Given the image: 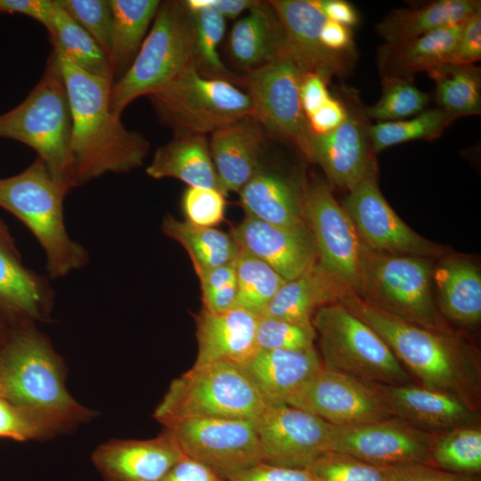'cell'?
Masks as SVG:
<instances>
[{"instance_id":"6da1fadb","label":"cell","mask_w":481,"mask_h":481,"mask_svg":"<svg viewBox=\"0 0 481 481\" xmlns=\"http://www.w3.org/2000/svg\"><path fill=\"white\" fill-rule=\"evenodd\" d=\"M55 51L72 118L71 186L84 185L107 173L124 174L143 165L150 143L127 129L110 107L112 81L92 75Z\"/></svg>"},{"instance_id":"7a4b0ae2","label":"cell","mask_w":481,"mask_h":481,"mask_svg":"<svg viewBox=\"0 0 481 481\" xmlns=\"http://www.w3.org/2000/svg\"><path fill=\"white\" fill-rule=\"evenodd\" d=\"M337 303L373 329L422 387L455 395L477 410L479 361L477 352L461 335L413 324L371 305L354 293Z\"/></svg>"},{"instance_id":"3957f363","label":"cell","mask_w":481,"mask_h":481,"mask_svg":"<svg viewBox=\"0 0 481 481\" xmlns=\"http://www.w3.org/2000/svg\"><path fill=\"white\" fill-rule=\"evenodd\" d=\"M0 137L20 142L35 150L53 178L69 191L72 189V118L53 49L43 76L26 99L0 115Z\"/></svg>"},{"instance_id":"277c9868","label":"cell","mask_w":481,"mask_h":481,"mask_svg":"<svg viewBox=\"0 0 481 481\" xmlns=\"http://www.w3.org/2000/svg\"><path fill=\"white\" fill-rule=\"evenodd\" d=\"M69 190L51 175L37 158L12 177L0 179V207L18 217L33 233L46 257L51 279L67 276L89 262V254L65 227L63 201Z\"/></svg>"},{"instance_id":"5b68a950","label":"cell","mask_w":481,"mask_h":481,"mask_svg":"<svg viewBox=\"0 0 481 481\" xmlns=\"http://www.w3.org/2000/svg\"><path fill=\"white\" fill-rule=\"evenodd\" d=\"M273 403L240 366L220 361L193 365L175 379L153 416L164 426L196 419L255 421Z\"/></svg>"},{"instance_id":"8992f818","label":"cell","mask_w":481,"mask_h":481,"mask_svg":"<svg viewBox=\"0 0 481 481\" xmlns=\"http://www.w3.org/2000/svg\"><path fill=\"white\" fill-rule=\"evenodd\" d=\"M435 258L377 252L363 242L359 298L404 321L450 333L433 293Z\"/></svg>"},{"instance_id":"52a82bcc","label":"cell","mask_w":481,"mask_h":481,"mask_svg":"<svg viewBox=\"0 0 481 481\" xmlns=\"http://www.w3.org/2000/svg\"><path fill=\"white\" fill-rule=\"evenodd\" d=\"M0 397L67 423L89 415L65 389L48 340L30 325L15 333L0 352Z\"/></svg>"},{"instance_id":"ba28073f","label":"cell","mask_w":481,"mask_h":481,"mask_svg":"<svg viewBox=\"0 0 481 481\" xmlns=\"http://www.w3.org/2000/svg\"><path fill=\"white\" fill-rule=\"evenodd\" d=\"M311 322L325 368L372 385L412 384V377L384 340L342 305L320 307Z\"/></svg>"},{"instance_id":"9c48e42d","label":"cell","mask_w":481,"mask_h":481,"mask_svg":"<svg viewBox=\"0 0 481 481\" xmlns=\"http://www.w3.org/2000/svg\"><path fill=\"white\" fill-rule=\"evenodd\" d=\"M192 63L189 11L183 1L162 2L130 68L111 86L112 114L120 118L134 100L161 89Z\"/></svg>"},{"instance_id":"30bf717a","label":"cell","mask_w":481,"mask_h":481,"mask_svg":"<svg viewBox=\"0 0 481 481\" xmlns=\"http://www.w3.org/2000/svg\"><path fill=\"white\" fill-rule=\"evenodd\" d=\"M148 97L159 121L175 134L206 135L254 117L248 93L230 81L202 76L193 63Z\"/></svg>"},{"instance_id":"8fae6325","label":"cell","mask_w":481,"mask_h":481,"mask_svg":"<svg viewBox=\"0 0 481 481\" xmlns=\"http://www.w3.org/2000/svg\"><path fill=\"white\" fill-rule=\"evenodd\" d=\"M305 74L292 57L284 53L249 69L240 82L248 90L254 118L266 134L295 147L310 159L314 134L300 101Z\"/></svg>"},{"instance_id":"7c38bea8","label":"cell","mask_w":481,"mask_h":481,"mask_svg":"<svg viewBox=\"0 0 481 481\" xmlns=\"http://www.w3.org/2000/svg\"><path fill=\"white\" fill-rule=\"evenodd\" d=\"M304 216L315 242L318 263L358 296L363 241L329 184L322 179L306 182Z\"/></svg>"},{"instance_id":"4fadbf2b","label":"cell","mask_w":481,"mask_h":481,"mask_svg":"<svg viewBox=\"0 0 481 481\" xmlns=\"http://www.w3.org/2000/svg\"><path fill=\"white\" fill-rule=\"evenodd\" d=\"M375 158L353 185L342 207L353 222L362 241L385 254L442 257L444 248L412 230L393 210L378 185Z\"/></svg>"},{"instance_id":"5bb4252c","label":"cell","mask_w":481,"mask_h":481,"mask_svg":"<svg viewBox=\"0 0 481 481\" xmlns=\"http://www.w3.org/2000/svg\"><path fill=\"white\" fill-rule=\"evenodd\" d=\"M183 453L230 480L263 462L255 421L196 419L165 426Z\"/></svg>"},{"instance_id":"9a60e30c","label":"cell","mask_w":481,"mask_h":481,"mask_svg":"<svg viewBox=\"0 0 481 481\" xmlns=\"http://www.w3.org/2000/svg\"><path fill=\"white\" fill-rule=\"evenodd\" d=\"M284 404L334 426H351L393 418L379 385L322 367Z\"/></svg>"},{"instance_id":"2e32d148","label":"cell","mask_w":481,"mask_h":481,"mask_svg":"<svg viewBox=\"0 0 481 481\" xmlns=\"http://www.w3.org/2000/svg\"><path fill=\"white\" fill-rule=\"evenodd\" d=\"M435 435L395 417L358 425H333L329 451L378 466L429 465Z\"/></svg>"},{"instance_id":"e0dca14e","label":"cell","mask_w":481,"mask_h":481,"mask_svg":"<svg viewBox=\"0 0 481 481\" xmlns=\"http://www.w3.org/2000/svg\"><path fill=\"white\" fill-rule=\"evenodd\" d=\"M263 462L306 469L329 451L333 425L284 403H273L255 420Z\"/></svg>"},{"instance_id":"ac0fdd59","label":"cell","mask_w":481,"mask_h":481,"mask_svg":"<svg viewBox=\"0 0 481 481\" xmlns=\"http://www.w3.org/2000/svg\"><path fill=\"white\" fill-rule=\"evenodd\" d=\"M286 41V52L306 73L327 82L334 76L349 74L356 54L333 52L323 45L320 32L326 21L315 0H273Z\"/></svg>"},{"instance_id":"d6986e66","label":"cell","mask_w":481,"mask_h":481,"mask_svg":"<svg viewBox=\"0 0 481 481\" xmlns=\"http://www.w3.org/2000/svg\"><path fill=\"white\" fill-rule=\"evenodd\" d=\"M344 104L346 115L338 127L328 134L313 135L310 160L322 167L331 184L348 191L374 156L363 106L352 94Z\"/></svg>"},{"instance_id":"ffe728a7","label":"cell","mask_w":481,"mask_h":481,"mask_svg":"<svg viewBox=\"0 0 481 481\" xmlns=\"http://www.w3.org/2000/svg\"><path fill=\"white\" fill-rule=\"evenodd\" d=\"M230 234L241 250L265 262L285 281L298 277L317 261L307 225L281 227L246 216Z\"/></svg>"},{"instance_id":"44dd1931","label":"cell","mask_w":481,"mask_h":481,"mask_svg":"<svg viewBox=\"0 0 481 481\" xmlns=\"http://www.w3.org/2000/svg\"><path fill=\"white\" fill-rule=\"evenodd\" d=\"M184 454L167 430L147 440H117L99 446L93 461L105 481H162Z\"/></svg>"},{"instance_id":"7402d4cb","label":"cell","mask_w":481,"mask_h":481,"mask_svg":"<svg viewBox=\"0 0 481 481\" xmlns=\"http://www.w3.org/2000/svg\"><path fill=\"white\" fill-rule=\"evenodd\" d=\"M306 178L300 173L259 167L240 190L246 216L281 227L307 225L304 216Z\"/></svg>"},{"instance_id":"603a6c76","label":"cell","mask_w":481,"mask_h":481,"mask_svg":"<svg viewBox=\"0 0 481 481\" xmlns=\"http://www.w3.org/2000/svg\"><path fill=\"white\" fill-rule=\"evenodd\" d=\"M379 386L394 417L430 433L469 426L477 418V409L451 393L413 384Z\"/></svg>"},{"instance_id":"cb8c5ba5","label":"cell","mask_w":481,"mask_h":481,"mask_svg":"<svg viewBox=\"0 0 481 481\" xmlns=\"http://www.w3.org/2000/svg\"><path fill=\"white\" fill-rule=\"evenodd\" d=\"M265 134L254 117L212 133L209 151L224 195L240 192L257 171L267 146Z\"/></svg>"},{"instance_id":"d4e9b609","label":"cell","mask_w":481,"mask_h":481,"mask_svg":"<svg viewBox=\"0 0 481 481\" xmlns=\"http://www.w3.org/2000/svg\"><path fill=\"white\" fill-rule=\"evenodd\" d=\"M258 315L240 307L223 313L204 308L197 316L198 354L193 365L229 362L242 366L258 350Z\"/></svg>"},{"instance_id":"484cf974","label":"cell","mask_w":481,"mask_h":481,"mask_svg":"<svg viewBox=\"0 0 481 481\" xmlns=\"http://www.w3.org/2000/svg\"><path fill=\"white\" fill-rule=\"evenodd\" d=\"M322 367L320 354L312 347L258 349L240 369L268 400L285 403Z\"/></svg>"},{"instance_id":"4316f807","label":"cell","mask_w":481,"mask_h":481,"mask_svg":"<svg viewBox=\"0 0 481 481\" xmlns=\"http://www.w3.org/2000/svg\"><path fill=\"white\" fill-rule=\"evenodd\" d=\"M350 292L316 261L298 277L286 281L259 316L312 323L320 307L337 303Z\"/></svg>"},{"instance_id":"83f0119b","label":"cell","mask_w":481,"mask_h":481,"mask_svg":"<svg viewBox=\"0 0 481 481\" xmlns=\"http://www.w3.org/2000/svg\"><path fill=\"white\" fill-rule=\"evenodd\" d=\"M436 306L445 320L461 327L477 326L481 320V273L463 257H443L434 266Z\"/></svg>"},{"instance_id":"f1b7e54d","label":"cell","mask_w":481,"mask_h":481,"mask_svg":"<svg viewBox=\"0 0 481 481\" xmlns=\"http://www.w3.org/2000/svg\"><path fill=\"white\" fill-rule=\"evenodd\" d=\"M53 299L48 279L23 266L13 245L0 240V307L27 321L43 320Z\"/></svg>"},{"instance_id":"f546056e","label":"cell","mask_w":481,"mask_h":481,"mask_svg":"<svg viewBox=\"0 0 481 481\" xmlns=\"http://www.w3.org/2000/svg\"><path fill=\"white\" fill-rule=\"evenodd\" d=\"M463 26L439 28L417 37L378 48L377 65L382 77H398L410 80L420 71L447 63Z\"/></svg>"},{"instance_id":"4dcf8cb0","label":"cell","mask_w":481,"mask_h":481,"mask_svg":"<svg viewBox=\"0 0 481 481\" xmlns=\"http://www.w3.org/2000/svg\"><path fill=\"white\" fill-rule=\"evenodd\" d=\"M146 173L154 179L174 177L191 187L216 189L224 194L205 135L175 134L157 149Z\"/></svg>"},{"instance_id":"1f68e13d","label":"cell","mask_w":481,"mask_h":481,"mask_svg":"<svg viewBox=\"0 0 481 481\" xmlns=\"http://www.w3.org/2000/svg\"><path fill=\"white\" fill-rule=\"evenodd\" d=\"M249 11L232 29L230 52L238 64L251 69L286 53V41L269 2L257 1Z\"/></svg>"},{"instance_id":"d6a6232c","label":"cell","mask_w":481,"mask_h":481,"mask_svg":"<svg viewBox=\"0 0 481 481\" xmlns=\"http://www.w3.org/2000/svg\"><path fill=\"white\" fill-rule=\"evenodd\" d=\"M479 10L477 0H439L420 8L393 10L377 24L376 32L386 44L403 42L461 24Z\"/></svg>"},{"instance_id":"836d02e7","label":"cell","mask_w":481,"mask_h":481,"mask_svg":"<svg viewBox=\"0 0 481 481\" xmlns=\"http://www.w3.org/2000/svg\"><path fill=\"white\" fill-rule=\"evenodd\" d=\"M110 2L112 28L109 60L115 77L119 78L136 57L149 25L154 20L161 2L159 0H110Z\"/></svg>"},{"instance_id":"e575fe53","label":"cell","mask_w":481,"mask_h":481,"mask_svg":"<svg viewBox=\"0 0 481 481\" xmlns=\"http://www.w3.org/2000/svg\"><path fill=\"white\" fill-rule=\"evenodd\" d=\"M161 229L187 251L198 277L233 262L240 250L230 233L195 225L187 220L180 221L170 214L163 218Z\"/></svg>"},{"instance_id":"d590c367","label":"cell","mask_w":481,"mask_h":481,"mask_svg":"<svg viewBox=\"0 0 481 481\" xmlns=\"http://www.w3.org/2000/svg\"><path fill=\"white\" fill-rule=\"evenodd\" d=\"M438 107L453 120L481 112V70L473 64L444 63L428 69Z\"/></svg>"},{"instance_id":"8d00e7d4","label":"cell","mask_w":481,"mask_h":481,"mask_svg":"<svg viewBox=\"0 0 481 481\" xmlns=\"http://www.w3.org/2000/svg\"><path fill=\"white\" fill-rule=\"evenodd\" d=\"M53 14L48 30L52 45L83 70L113 82L115 76L108 55L96 41L53 0Z\"/></svg>"},{"instance_id":"74e56055","label":"cell","mask_w":481,"mask_h":481,"mask_svg":"<svg viewBox=\"0 0 481 481\" xmlns=\"http://www.w3.org/2000/svg\"><path fill=\"white\" fill-rule=\"evenodd\" d=\"M188 11L192 27V60L199 73L206 77L232 83L241 81V77L226 69L217 52L225 30L224 18L209 6Z\"/></svg>"},{"instance_id":"f35d334b","label":"cell","mask_w":481,"mask_h":481,"mask_svg":"<svg viewBox=\"0 0 481 481\" xmlns=\"http://www.w3.org/2000/svg\"><path fill=\"white\" fill-rule=\"evenodd\" d=\"M429 465L452 473L477 475L481 471V429L463 426L436 433Z\"/></svg>"},{"instance_id":"ab89813d","label":"cell","mask_w":481,"mask_h":481,"mask_svg":"<svg viewBox=\"0 0 481 481\" xmlns=\"http://www.w3.org/2000/svg\"><path fill=\"white\" fill-rule=\"evenodd\" d=\"M234 263L237 277L235 307L259 316L286 281L265 262L241 249Z\"/></svg>"},{"instance_id":"60d3db41","label":"cell","mask_w":481,"mask_h":481,"mask_svg":"<svg viewBox=\"0 0 481 481\" xmlns=\"http://www.w3.org/2000/svg\"><path fill=\"white\" fill-rule=\"evenodd\" d=\"M441 108L425 110L412 118L379 122L369 127L371 147L378 153L388 147L413 140H434L452 122Z\"/></svg>"},{"instance_id":"b9f144b4","label":"cell","mask_w":481,"mask_h":481,"mask_svg":"<svg viewBox=\"0 0 481 481\" xmlns=\"http://www.w3.org/2000/svg\"><path fill=\"white\" fill-rule=\"evenodd\" d=\"M429 95L418 89L412 80L386 77L382 80V95L372 106L363 107L367 118L379 122L405 119L425 110Z\"/></svg>"},{"instance_id":"7bdbcfd3","label":"cell","mask_w":481,"mask_h":481,"mask_svg":"<svg viewBox=\"0 0 481 481\" xmlns=\"http://www.w3.org/2000/svg\"><path fill=\"white\" fill-rule=\"evenodd\" d=\"M66 424L54 415L18 406L0 397V437L26 441L51 434Z\"/></svg>"},{"instance_id":"ee69618b","label":"cell","mask_w":481,"mask_h":481,"mask_svg":"<svg viewBox=\"0 0 481 481\" xmlns=\"http://www.w3.org/2000/svg\"><path fill=\"white\" fill-rule=\"evenodd\" d=\"M306 469L319 481H386L384 466L334 451L323 452Z\"/></svg>"},{"instance_id":"f6af8a7d","label":"cell","mask_w":481,"mask_h":481,"mask_svg":"<svg viewBox=\"0 0 481 481\" xmlns=\"http://www.w3.org/2000/svg\"><path fill=\"white\" fill-rule=\"evenodd\" d=\"M316 337L312 323L258 316L256 335L258 349H309L314 347Z\"/></svg>"},{"instance_id":"bcb514c9","label":"cell","mask_w":481,"mask_h":481,"mask_svg":"<svg viewBox=\"0 0 481 481\" xmlns=\"http://www.w3.org/2000/svg\"><path fill=\"white\" fill-rule=\"evenodd\" d=\"M56 2L96 41L109 57L112 28L110 0H56Z\"/></svg>"},{"instance_id":"7dc6e473","label":"cell","mask_w":481,"mask_h":481,"mask_svg":"<svg viewBox=\"0 0 481 481\" xmlns=\"http://www.w3.org/2000/svg\"><path fill=\"white\" fill-rule=\"evenodd\" d=\"M234 261L199 276L205 310L223 313L235 307L237 277Z\"/></svg>"},{"instance_id":"c3c4849f","label":"cell","mask_w":481,"mask_h":481,"mask_svg":"<svg viewBox=\"0 0 481 481\" xmlns=\"http://www.w3.org/2000/svg\"><path fill=\"white\" fill-rule=\"evenodd\" d=\"M224 196L216 189L189 186L182 199L186 220L203 227L217 225L224 216Z\"/></svg>"},{"instance_id":"681fc988","label":"cell","mask_w":481,"mask_h":481,"mask_svg":"<svg viewBox=\"0 0 481 481\" xmlns=\"http://www.w3.org/2000/svg\"><path fill=\"white\" fill-rule=\"evenodd\" d=\"M386 481H481L476 475L449 472L425 463L384 466Z\"/></svg>"},{"instance_id":"f907efd6","label":"cell","mask_w":481,"mask_h":481,"mask_svg":"<svg viewBox=\"0 0 481 481\" xmlns=\"http://www.w3.org/2000/svg\"><path fill=\"white\" fill-rule=\"evenodd\" d=\"M481 59V10L468 18L462 26L448 64L470 65Z\"/></svg>"},{"instance_id":"816d5d0a","label":"cell","mask_w":481,"mask_h":481,"mask_svg":"<svg viewBox=\"0 0 481 481\" xmlns=\"http://www.w3.org/2000/svg\"><path fill=\"white\" fill-rule=\"evenodd\" d=\"M228 481H319L306 469H293L260 462Z\"/></svg>"},{"instance_id":"f5cc1de1","label":"cell","mask_w":481,"mask_h":481,"mask_svg":"<svg viewBox=\"0 0 481 481\" xmlns=\"http://www.w3.org/2000/svg\"><path fill=\"white\" fill-rule=\"evenodd\" d=\"M53 0H0V13L22 14L51 29Z\"/></svg>"},{"instance_id":"db71d44e","label":"cell","mask_w":481,"mask_h":481,"mask_svg":"<svg viewBox=\"0 0 481 481\" xmlns=\"http://www.w3.org/2000/svg\"><path fill=\"white\" fill-rule=\"evenodd\" d=\"M328 82L314 73H306L300 85V101L303 111L308 119L330 97Z\"/></svg>"},{"instance_id":"11a10c76","label":"cell","mask_w":481,"mask_h":481,"mask_svg":"<svg viewBox=\"0 0 481 481\" xmlns=\"http://www.w3.org/2000/svg\"><path fill=\"white\" fill-rule=\"evenodd\" d=\"M346 115L344 102L331 96L307 120L313 134L324 135L338 127Z\"/></svg>"},{"instance_id":"9f6ffc18","label":"cell","mask_w":481,"mask_h":481,"mask_svg":"<svg viewBox=\"0 0 481 481\" xmlns=\"http://www.w3.org/2000/svg\"><path fill=\"white\" fill-rule=\"evenodd\" d=\"M162 481H228L203 464L183 456L168 471Z\"/></svg>"},{"instance_id":"6f0895ef","label":"cell","mask_w":481,"mask_h":481,"mask_svg":"<svg viewBox=\"0 0 481 481\" xmlns=\"http://www.w3.org/2000/svg\"><path fill=\"white\" fill-rule=\"evenodd\" d=\"M320 38L323 45L333 52L356 54L352 32L346 26L326 20L321 29Z\"/></svg>"},{"instance_id":"680465c9","label":"cell","mask_w":481,"mask_h":481,"mask_svg":"<svg viewBox=\"0 0 481 481\" xmlns=\"http://www.w3.org/2000/svg\"><path fill=\"white\" fill-rule=\"evenodd\" d=\"M315 3L327 20L346 27L355 26L360 17L355 8L344 0H315Z\"/></svg>"},{"instance_id":"91938a15","label":"cell","mask_w":481,"mask_h":481,"mask_svg":"<svg viewBox=\"0 0 481 481\" xmlns=\"http://www.w3.org/2000/svg\"><path fill=\"white\" fill-rule=\"evenodd\" d=\"M256 2L251 0H188L183 1V4L191 11L209 6L224 18L235 19L243 11L249 10Z\"/></svg>"},{"instance_id":"94428289","label":"cell","mask_w":481,"mask_h":481,"mask_svg":"<svg viewBox=\"0 0 481 481\" xmlns=\"http://www.w3.org/2000/svg\"><path fill=\"white\" fill-rule=\"evenodd\" d=\"M0 240H2L3 241L8 243V244H11V245H13L12 244V237L9 233V232L7 231L6 227L0 222Z\"/></svg>"}]
</instances>
